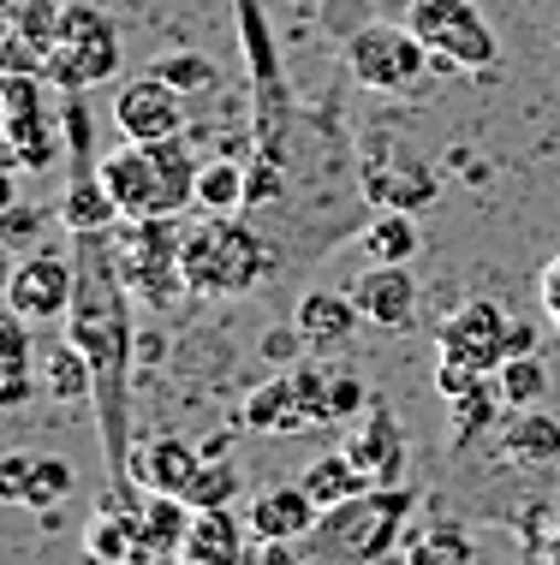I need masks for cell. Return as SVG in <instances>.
<instances>
[{"label":"cell","mask_w":560,"mask_h":565,"mask_svg":"<svg viewBox=\"0 0 560 565\" xmlns=\"http://www.w3.org/2000/svg\"><path fill=\"white\" fill-rule=\"evenodd\" d=\"M72 256H78V298L66 310L72 345L96 370V417H102V447H108L114 482H126L131 465V423H126V387L138 370V333H131V286L119 274L114 233H72Z\"/></svg>","instance_id":"6da1fadb"},{"label":"cell","mask_w":560,"mask_h":565,"mask_svg":"<svg viewBox=\"0 0 560 565\" xmlns=\"http://www.w3.org/2000/svg\"><path fill=\"white\" fill-rule=\"evenodd\" d=\"M197 173H203V161L191 156L186 137L119 143L114 156H102V185H108L119 221H179V215H191Z\"/></svg>","instance_id":"7a4b0ae2"},{"label":"cell","mask_w":560,"mask_h":565,"mask_svg":"<svg viewBox=\"0 0 560 565\" xmlns=\"http://www.w3.org/2000/svg\"><path fill=\"white\" fill-rule=\"evenodd\" d=\"M179 274L191 298H245L275 274V244L239 215H203L186 226Z\"/></svg>","instance_id":"3957f363"},{"label":"cell","mask_w":560,"mask_h":565,"mask_svg":"<svg viewBox=\"0 0 560 565\" xmlns=\"http://www.w3.org/2000/svg\"><path fill=\"white\" fill-rule=\"evenodd\" d=\"M405 518H412V494L400 482L346 500V507L323 512V524L305 536V565H382Z\"/></svg>","instance_id":"277c9868"},{"label":"cell","mask_w":560,"mask_h":565,"mask_svg":"<svg viewBox=\"0 0 560 565\" xmlns=\"http://www.w3.org/2000/svg\"><path fill=\"white\" fill-rule=\"evenodd\" d=\"M119 60H126V49H119V24L102 7H78V0H72L66 19H60V30H54V42L42 49V78H49L60 96H84V89L114 78Z\"/></svg>","instance_id":"5b68a950"},{"label":"cell","mask_w":560,"mask_h":565,"mask_svg":"<svg viewBox=\"0 0 560 565\" xmlns=\"http://www.w3.org/2000/svg\"><path fill=\"white\" fill-rule=\"evenodd\" d=\"M239 423L256 435H310V429H328L335 423V405H328V370L323 363H286L275 381L251 393L239 405Z\"/></svg>","instance_id":"8992f818"},{"label":"cell","mask_w":560,"mask_h":565,"mask_svg":"<svg viewBox=\"0 0 560 565\" xmlns=\"http://www.w3.org/2000/svg\"><path fill=\"white\" fill-rule=\"evenodd\" d=\"M405 24L423 36V49L435 54V66L453 72H489L501 60V36H495L489 12L477 0H412Z\"/></svg>","instance_id":"52a82bcc"},{"label":"cell","mask_w":560,"mask_h":565,"mask_svg":"<svg viewBox=\"0 0 560 565\" xmlns=\"http://www.w3.org/2000/svg\"><path fill=\"white\" fill-rule=\"evenodd\" d=\"M435 54L423 49L412 24H364L346 36V72L376 96H412L430 78Z\"/></svg>","instance_id":"ba28073f"},{"label":"cell","mask_w":560,"mask_h":565,"mask_svg":"<svg viewBox=\"0 0 560 565\" xmlns=\"http://www.w3.org/2000/svg\"><path fill=\"white\" fill-rule=\"evenodd\" d=\"M179 244H186V226L179 221H119L114 233V256L119 274H126L131 298L161 310L186 292V274H179Z\"/></svg>","instance_id":"9c48e42d"},{"label":"cell","mask_w":560,"mask_h":565,"mask_svg":"<svg viewBox=\"0 0 560 565\" xmlns=\"http://www.w3.org/2000/svg\"><path fill=\"white\" fill-rule=\"evenodd\" d=\"M358 185H364L370 209H405V215H418L423 203H435L442 179H435L430 161L412 156L400 137L370 131L364 137V156H358Z\"/></svg>","instance_id":"30bf717a"},{"label":"cell","mask_w":560,"mask_h":565,"mask_svg":"<svg viewBox=\"0 0 560 565\" xmlns=\"http://www.w3.org/2000/svg\"><path fill=\"white\" fill-rule=\"evenodd\" d=\"M49 78L36 72H7L0 84V108H7V161L12 167H54L60 156V137L54 119H49Z\"/></svg>","instance_id":"8fae6325"},{"label":"cell","mask_w":560,"mask_h":565,"mask_svg":"<svg viewBox=\"0 0 560 565\" xmlns=\"http://www.w3.org/2000/svg\"><path fill=\"white\" fill-rule=\"evenodd\" d=\"M513 328L519 322H513L495 298H472V303H459L447 322H435V351L453 363H472L483 375H495L513 358Z\"/></svg>","instance_id":"7c38bea8"},{"label":"cell","mask_w":560,"mask_h":565,"mask_svg":"<svg viewBox=\"0 0 560 565\" xmlns=\"http://www.w3.org/2000/svg\"><path fill=\"white\" fill-rule=\"evenodd\" d=\"M78 298V256L72 250H36L12 268L7 280V310H19L24 322H54Z\"/></svg>","instance_id":"4fadbf2b"},{"label":"cell","mask_w":560,"mask_h":565,"mask_svg":"<svg viewBox=\"0 0 560 565\" xmlns=\"http://www.w3.org/2000/svg\"><path fill=\"white\" fill-rule=\"evenodd\" d=\"M114 126H119V137H126V143H161V137H186L191 108H186V96H179L168 78L144 72V78L119 84V96H114Z\"/></svg>","instance_id":"5bb4252c"},{"label":"cell","mask_w":560,"mask_h":565,"mask_svg":"<svg viewBox=\"0 0 560 565\" xmlns=\"http://www.w3.org/2000/svg\"><path fill=\"white\" fill-rule=\"evenodd\" d=\"M352 303H358V316H364V328L405 333V328H418L423 286H418V274L405 268V263H370L352 280Z\"/></svg>","instance_id":"9a60e30c"},{"label":"cell","mask_w":560,"mask_h":565,"mask_svg":"<svg viewBox=\"0 0 560 565\" xmlns=\"http://www.w3.org/2000/svg\"><path fill=\"white\" fill-rule=\"evenodd\" d=\"M197 470H203V447H191V440H179V435H161V440H149V447H131L126 482L138 488V494H179L186 500Z\"/></svg>","instance_id":"2e32d148"},{"label":"cell","mask_w":560,"mask_h":565,"mask_svg":"<svg viewBox=\"0 0 560 565\" xmlns=\"http://www.w3.org/2000/svg\"><path fill=\"white\" fill-rule=\"evenodd\" d=\"M245 524H251V542H305L323 524V507L310 500L305 482H281V488H263L251 500Z\"/></svg>","instance_id":"e0dca14e"},{"label":"cell","mask_w":560,"mask_h":565,"mask_svg":"<svg viewBox=\"0 0 560 565\" xmlns=\"http://www.w3.org/2000/svg\"><path fill=\"white\" fill-rule=\"evenodd\" d=\"M84 559L89 565H138L144 559V518L131 494H108L96 518L84 524Z\"/></svg>","instance_id":"ac0fdd59"},{"label":"cell","mask_w":560,"mask_h":565,"mask_svg":"<svg viewBox=\"0 0 560 565\" xmlns=\"http://www.w3.org/2000/svg\"><path fill=\"white\" fill-rule=\"evenodd\" d=\"M340 447L352 452V465L370 477V488H393V482H400V470H405V435H400V417H393L388 399H376L370 417H364V429H352Z\"/></svg>","instance_id":"d6986e66"},{"label":"cell","mask_w":560,"mask_h":565,"mask_svg":"<svg viewBox=\"0 0 560 565\" xmlns=\"http://www.w3.org/2000/svg\"><path fill=\"white\" fill-rule=\"evenodd\" d=\"M358 322H364V316H358L352 292H328V286L305 292V298H298V310H293V328H298V340H305L310 351H335V345H346Z\"/></svg>","instance_id":"ffe728a7"},{"label":"cell","mask_w":560,"mask_h":565,"mask_svg":"<svg viewBox=\"0 0 560 565\" xmlns=\"http://www.w3.org/2000/svg\"><path fill=\"white\" fill-rule=\"evenodd\" d=\"M245 536H251V524H239L226 507L191 512V536H186V547H179V554L197 559V565H251L256 547H245Z\"/></svg>","instance_id":"44dd1931"},{"label":"cell","mask_w":560,"mask_h":565,"mask_svg":"<svg viewBox=\"0 0 560 565\" xmlns=\"http://www.w3.org/2000/svg\"><path fill=\"white\" fill-rule=\"evenodd\" d=\"M501 458L507 465H554L560 458V417L554 411H513L501 423Z\"/></svg>","instance_id":"7402d4cb"},{"label":"cell","mask_w":560,"mask_h":565,"mask_svg":"<svg viewBox=\"0 0 560 565\" xmlns=\"http://www.w3.org/2000/svg\"><path fill=\"white\" fill-rule=\"evenodd\" d=\"M501 411H507V399H501V387H495V375L483 381V387L459 393V399H447V417H453L447 447L453 452H472L489 429H501Z\"/></svg>","instance_id":"603a6c76"},{"label":"cell","mask_w":560,"mask_h":565,"mask_svg":"<svg viewBox=\"0 0 560 565\" xmlns=\"http://www.w3.org/2000/svg\"><path fill=\"white\" fill-rule=\"evenodd\" d=\"M298 482L310 488V500H316L323 512H335V507H346V500H358V494H376V488H370V477L352 465V452H346V447L323 452V458H316V465H310Z\"/></svg>","instance_id":"cb8c5ba5"},{"label":"cell","mask_w":560,"mask_h":565,"mask_svg":"<svg viewBox=\"0 0 560 565\" xmlns=\"http://www.w3.org/2000/svg\"><path fill=\"white\" fill-rule=\"evenodd\" d=\"M197 209L203 215H245L251 209V167L203 161V173H197Z\"/></svg>","instance_id":"d4e9b609"},{"label":"cell","mask_w":560,"mask_h":565,"mask_svg":"<svg viewBox=\"0 0 560 565\" xmlns=\"http://www.w3.org/2000/svg\"><path fill=\"white\" fill-rule=\"evenodd\" d=\"M42 393L60 405H84V399H96V370H89V358L78 345H54L49 351V363H42Z\"/></svg>","instance_id":"484cf974"},{"label":"cell","mask_w":560,"mask_h":565,"mask_svg":"<svg viewBox=\"0 0 560 565\" xmlns=\"http://www.w3.org/2000/svg\"><path fill=\"white\" fill-rule=\"evenodd\" d=\"M405 565H477L472 530L442 518V524H423L412 542H405Z\"/></svg>","instance_id":"4316f807"},{"label":"cell","mask_w":560,"mask_h":565,"mask_svg":"<svg viewBox=\"0 0 560 565\" xmlns=\"http://www.w3.org/2000/svg\"><path fill=\"white\" fill-rule=\"evenodd\" d=\"M418 221L405 215V209H376V221L364 226V250H370V263H412L418 256Z\"/></svg>","instance_id":"83f0119b"},{"label":"cell","mask_w":560,"mask_h":565,"mask_svg":"<svg viewBox=\"0 0 560 565\" xmlns=\"http://www.w3.org/2000/svg\"><path fill=\"white\" fill-rule=\"evenodd\" d=\"M495 387H501L507 411H531L549 399V370H542L537 351H525V358H507L501 370H495Z\"/></svg>","instance_id":"f1b7e54d"},{"label":"cell","mask_w":560,"mask_h":565,"mask_svg":"<svg viewBox=\"0 0 560 565\" xmlns=\"http://www.w3.org/2000/svg\"><path fill=\"white\" fill-rule=\"evenodd\" d=\"M245 477H239L233 458H203V470H197V482L186 488V507L191 512H215V507H233Z\"/></svg>","instance_id":"f546056e"},{"label":"cell","mask_w":560,"mask_h":565,"mask_svg":"<svg viewBox=\"0 0 560 565\" xmlns=\"http://www.w3.org/2000/svg\"><path fill=\"white\" fill-rule=\"evenodd\" d=\"M12 36L19 42H30V49H49L54 42V30H60V19H66V0H12Z\"/></svg>","instance_id":"4dcf8cb0"},{"label":"cell","mask_w":560,"mask_h":565,"mask_svg":"<svg viewBox=\"0 0 560 565\" xmlns=\"http://www.w3.org/2000/svg\"><path fill=\"white\" fill-rule=\"evenodd\" d=\"M72 482H78V470H72L66 458H54V452H36V470H30V488H24V507H36V512L60 507V500L72 494Z\"/></svg>","instance_id":"1f68e13d"},{"label":"cell","mask_w":560,"mask_h":565,"mask_svg":"<svg viewBox=\"0 0 560 565\" xmlns=\"http://www.w3.org/2000/svg\"><path fill=\"white\" fill-rule=\"evenodd\" d=\"M149 72H156V78H168L179 96H203V89H215V84H221L215 60H203V54H161Z\"/></svg>","instance_id":"d6a6232c"},{"label":"cell","mask_w":560,"mask_h":565,"mask_svg":"<svg viewBox=\"0 0 560 565\" xmlns=\"http://www.w3.org/2000/svg\"><path fill=\"white\" fill-rule=\"evenodd\" d=\"M0 370H30V322L19 310H7L0 316Z\"/></svg>","instance_id":"836d02e7"},{"label":"cell","mask_w":560,"mask_h":565,"mask_svg":"<svg viewBox=\"0 0 560 565\" xmlns=\"http://www.w3.org/2000/svg\"><path fill=\"white\" fill-rule=\"evenodd\" d=\"M30 470H36V452H24V447H12L7 458H0V500H7V507H24Z\"/></svg>","instance_id":"e575fe53"},{"label":"cell","mask_w":560,"mask_h":565,"mask_svg":"<svg viewBox=\"0 0 560 565\" xmlns=\"http://www.w3.org/2000/svg\"><path fill=\"white\" fill-rule=\"evenodd\" d=\"M328 405H335V423H346V417H358V411L376 405V399H370V387L358 375H328Z\"/></svg>","instance_id":"d590c367"},{"label":"cell","mask_w":560,"mask_h":565,"mask_svg":"<svg viewBox=\"0 0 560 565\" xmlns=\"http://www.w3.org/2000/svg\"><path fill=\"white\" fill-rule=\"evenodd\" d=\"M483 370H472V363H453V358H442L435 363V393H442V399H459V393H472V387H483Z\"/></svg>","instance_id":"8d00e7d4"},{"label":"cell","mask_w":560,"mask_h":565,"mask_svg":"<svg viewBox=\"0 0 560 565\" xmlns=\"http://www.w3.org/2000/svg\"><path fill=\"white\" fill-rule=\"evenodd\" d=\"M42 226H49V209H30V203H7V244H24V238H36Z\"/></svg>","instance_id":"74e56055"},{"label":"cell","mask_w":560,"mask_h":565,"mask_svg":"<svg viewBox=\"0 0 560 565\" xmlns=\"http://www.w3.org/2000/svg\"><path fill=\"white\" fill-rule=\"evenodd\" d=\"M537 298H542V316H549V328L560 333V250L542 263V274H537Z\"/></svg>","instance_id":"f35d334b"},{"label":"cell","mask_w":560,"mask_h":565,"mask_svg":"<svg viewBox=\"0 0 560 565\" xmlns=\"http://www.w3.org/2000/svg\"><path fill=\"white\" fill-rule=\"evenodd\" d=\"M251 565H305V542H256Z\"/></svg>","instance_id":"ab89813d"},{"label":"cell","mask_w":560,"mask_h":565,"mask_svg":"<svg viewBox=\"0 0 560 565\" xmlns=\"http://www.w3.org/2000/svg\"><path fill=\"white\" fill-rule=\"evenodd\" d=\"M30 393H36V381H30V370H12L7 381H0V405H7V411H19V405L30 399Z\"/></svg>","instance_id":"60d3db41"},{"label":"cell","mask_w":560,"mask_h":565,"mask_svg":"<svg viewBox=\"0 0 560 565\" xmlns=\"http://www.w3.org/2000/svg\"><path fill=\"white\" fill-rule=\"evenodd\" d=\"M161 351H168L161 333H138V370H144V363H161Z\"/></svg>","instance_id":"b9f144b4"},{"label":"cell","mask_w":560,"mask_h":565,"mask_svg":"<svg viewBox=\"0 0 560 565\" xmlns=\"http://www.w3.org/2000/svg\"><path fill=\"white\" fill-rule=\"evenodd\" d=\"M203 458H226V435H209L203 440Z\"/></svg>","instance_id":"7bdbcfd3"},{"label":"cell","mask_w":560,"mask_h":565,"mask_svg":"<svg viewBox=\"0 0 560 565\" xmlns=\"http://www.w3.org/2000/svg\"><path fill=\"white\" fill-rule=\"evenodd\" d=\"M554 536H560V494H554ZM560 547V542H554Z\"/></svg>","instance_id":"ee69618b"},{"label":"cell","mask_w":560,"mask_h":565,"mask_svg":"<svg viewBox=\"0 0 560 565\" xmlns=\"http://www.w3.org/2000/svg\"><path fill=\"white\" fill-rule=\"evenodd\" d=\"M168 565H197V559H186V554H179V559H168Z\"/></svg>","instance_id":"f6af8a7d"}]
</instances>
